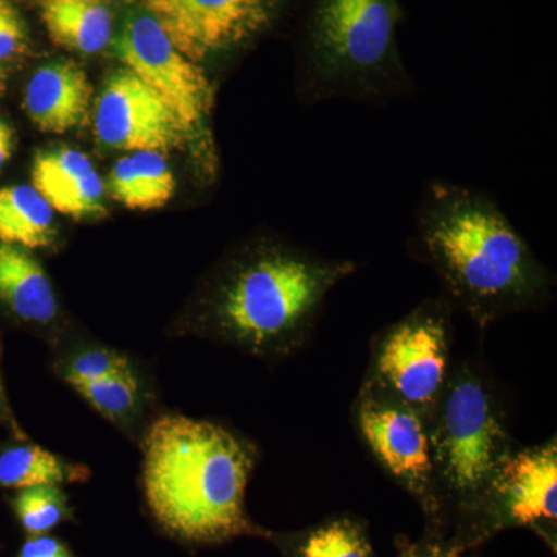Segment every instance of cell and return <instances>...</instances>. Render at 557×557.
I'll use <instances>...</instances> for the list:
<instances>
[{"label": "cell", "mask_w": 557, "mask_h": 557, "mask_svg": "<svg viewBox=\"0 0 557 557\" xmlns=\"http://www.w3.org/2000/svg\"><path fill=\"white\" fill-rule=\"evenodd\" d=\"M417 255L434 270L446 299L480 329L552 298V271L490 197L431 182L416 212Z\"/></svg>", "instance_id": "cell-1"}, {"label": "cell", "mask_w": 557, "mask_h": 557, "mask_svg": "<svg viewBox=\"0 0 557 557\" xmlns=\"http://www.w3.org/2000/svg\"><path fill=\"white\" fill-rule=\"evenodd\" d=\"M358 265L281 242L234 256L208 285L183 332L251 357H292L309 343L325 299Z\"/></svg>", "instance_id": "cell-2"}, {"label": "cell", "mask_w": 557, "mask_h": 557, "mask_svg": "<svg viewBox=\"0 0 557 557\" xmlns=\"http://www.w3.org/2000/svg\"><path fill=\"white\" fill-rule=\"evenodd\" d=\"M143 493L168 534L189 544L269 536L245 508L258 448L244 435L208 420L163 413L139 440Z\"/></svg>", "instance_id": "cell-3"}, {"label": "cell", "mask_w": 557, "mask_h": 557, "mask_svg": "<svg viewBox=\"0 0 557 557\" xmlns=\"http://www.w3.org/2000/svg\"><path fill=\"white\" fill-rule=\"evenodd\" d=\"M429 429L432 491L428 516H461L471 523L469 544L475 545L487 491L518 446L493 384L472 362L454 364Z\"/></svg>", "instance_id": "cell-4"}, {"label": "cell", "mask_w": 557, "mask_h": 557, "mask_svg": "<svg viewBox=\"0 0 557 557\" xmlns=\"http://www.w3.org/2000/svg\"><path fill=\"white\" fill-rule=\"evenodd\" d=\"M397 0H314L307 33V98L383 104L413 89L397 57Z\"/></svg>", "instance_id": "cell-5"}, {"label": "cell", "mask_w": 557, "mask_h": 557, "mask_svg": "<svg viewBox=\"0 0 557 557\" xmlns=\"http://www.w3.org/2000/svg\"><path fill=\"white\" fill-rule=\"evenodd\" d=\"M453 311L446 298L426 299L376 333L362 383L431 420L454 369Z\"/></svg>", "instance_id": "cell-6"}, {"label": "cell", "mask_w": 557, "mask_h": 557, "mask_svg": "<svg viewBox=\"0 0 557 557\" xmlns=\"http://www.w3.org/2000/svg\"><path fill=\"white\" fill-rule=\"evenodd\" d=\"M358 437L384 472L424 511H431L432 453L429 420L379 388L362 383L351 406Z\"/></svg>", "instance_id": "cell-7"}, {"label": "cell", "mask_w": 557, "mask_h": 557, "mask_svg": "<svg viewBox=\"0 0 557 557\" xmlns=\"http://www.w3.org/2000/svg\"><path fill=\"white\" fill-rule=\"evenodd\" d=\"M116 57L146 86L174 109L194 134H199L214 108V86L200 64L188 60L145 11L123 22L115 40Z\"/></svg>", "instance_id": "cell-8"}, {"label": "cell", "mask_w": 557, "mask_h": 557, "mask_svg": "<svg viewBox=\"0 0 557 557\" xmlns=\"http://www.w3.org/2000/svg\"><path fill=\"white\" fill-rule=\"evenodd\" d=\"M278 5L281 0H141L172 44L200 65L267 30Z\"/></svg>", "instance_id": "cell-9"}, {"label": "cell", "mask_w": 557, "mask_h": 557, "mask_svg": "<svg viewBox=\"0 0 557 557\" xmlns=\"http://www.w3.org/2000/svg\"><path fill=\"white\" fill-rule=\"evenodd\" d=\"M95 138L124 152H170L194 137L174 109L131 70L110 73L94 106Z\"/></svg>", "instance_id": "cell-10"}, {"label": "cell", "mask_w": 557, "mask_h": 557, "mask_svg": "<svg viewBox=\"0 0 557 557\" xmlns=\"http://www.w3.org/2000/svg\"><path fill=\"white\" fill-rule=\"evenodd\" d=\"M556 519V437L530 448L518 446L491 483L478 539L507 527H530L552 534Z\"/></svg>", "instance_id": "cell-11"}, {"label": "cell", "mask_w": 557, "mask_h": 557, "mask_svg": "<svg viewBox=\"0 0 557 557\" xmlns=\"http://www.w3.org/2000/svg\"><path fill=\"white\" fill-rule=\"evenodd\" d=\"M32 186L53 211L70 219H101L108 212L104 182L79 150L62 146L36 153Z\"/></svg>", "instance_id": "cell-12"}, {"label": "cell", "mask_w": 557, "mask_h": 557, "mask_svg": "<svg viewBox=\"0 0 557 557\" xmlns=\"http://www.w3.org/2000/svg\"><path fill=\"white\" fill-rule=\"evenodd\" d=\"M94 100L89 76L76 62L58 60L40 65L25 87L28 119L47 134H65L87 120Z\"/></svg>", "instance_id": "cell-13"}, {"label": "cell", "mask_w": 557, "mask_h": 557, "mask_svg": "<svg viewBox=\"0 0 557 557\" xmlns=\"http://www.w3.org/2000/svg\"><path fill=\"white\" fill-rule=\"evenodd\" d=\"M0 307L22 324L61 338V306L53 282L28 249L0 242Z\"/></svg>", "instance_id": "cell-14"}, {"label": "cell", "mask_w": 557, "mask_h": 557, "mask_svg": "<svg viewBox=\"0 0 557 557\" xmlns=\"http://www.w3.org/2000/svg\"><path fill=\"white\" fill-rule=\"evenodd\" d=\"M70 387L127 437L141 440L152 418L153 391L145 373L76 381Z\"/></svg>", "instance_id": "cell-15"}, {"label": "cell", "mask_w": 557, "mask_h": 557, "mask_svg": "<svg viewBox=\"0 0 557 557\" xmlns=\"http://www.w3.org/2000/svg\"><path fill=\"white\" fill-rule=\"evenodd\" d=\"M40 17L51 42L75 53L108 49L113 17L106 0H40Z\"/></svg>", "instance_id": "cell-16"}, {"label": "cell", "mask_w": 557, "mask_h": 557, "mask_svg": "<svg viewBox=\"0 0 557 557\" xmlns=\"http://www.w3.org/2000/svg\"><path fill=\"white\" fill-rule=\"evenodd\" d=\"M177 189L170 164L160 152H131L113 164L106 193L132 211L166 207Z\"/></svg>", "instance_id": "cell-17"}, {"label": "cell", "mask_w": 557, "mask_h": 557, "mask_svg": "<svg viewBox=\"0 0 557 557\" xmlns=\"http://www.w3.org/2000/svg\"><path fill=\"white\" fill-rule=\"evenodd\" d=\"M58 240L54 211L32 185L0 188V242L24 249H46Z\"/></svg>", "instance_id": "cell-18"}, {"label": "cell", "mask_w": 557, "mask_h": 557, "mask_svg": "<svg viewBox=\"0 0 557 557\" xmlns=\"http://www.w3.org/2000/svg\"><path fill=\"white\" fill-rule=\"evenodd\" d=\"M91 478L84 465L57 456L35 443H14L0 450V486L11 490L84 483Z\"/></svg>", "instance_id": "cell-19"}, {"label": "cell", "mask_w": 557, "mask_h": 557, "mask_svg": "<svg viewBox=\"0 0 557 557\" xmlns=\"http://www.w3.org/2000/svg\"><path fill=\"white\" fill-rule=\"evenodd\" d=\"M50 348L51 370L67 386L76 381L143 373L129 355L90 339L67 341L61 336Z\"/></svg>", "instance_id": "cell-20"}, {"label": "cell", "mask_w": 557, "mask_h": 557, "mask_svg": "<svg viewBox=\"0 0 557 557\" xmlns=\"http://www.w3.org/2000/svg\"><path fill=\"white\" fill-rule=\"evenodd\" d=\"M277 544L284 557H376L364 525L347 516L277 537Z\"/></svg>", "instance_id": "cell-21"}, {"label": "cell", "mask_w": 557, "mask_h": 557, "mask_svg": "<svg viewBox=\"0 0 557 557\" xmlns=\"http://www.w3.org/2000/svg\"><path fill=\"white\" fill-rule=\"evenodd\" d=\"M14 515L27 536H42L73 519V508L62 486L24 487L13 498Z\"/></svg>", "instance_id": "cell-22"}, {"label": "cell", "mask_w": 557, "mask_h": 557, "mask_svg": "<svg viewBox=\"0 0 557 557\" xmlns=\"http://www.w3.org/2000/svg\"><path fill=\"white\" fill-rule=\"evenodd\" d=\"M28 49V32L20 11L10 0H0V62L21 57Z\"/></svg>", "instance_id": "cell-23"}, {"label": "cell", "mask_w": 557, "mask_h": 557, "mask_svg": "<svg viewBox=\"0 0 557 557\" xmlns=\"http://www.w3.org/2000/svg\"><path fill=\"white\" fill-rule=\"evenodd\" d=\"M468 548L467 544L457 539L453 541L429 539L423 542H409L408 539H401L398 542L397 557H465Z\"/></svg>", "instance_id": "cell-24"}, {"label": "cell", "mask_w": 557, "mask_h": 557, "mask_svg": "<svg viewBox=\"0 0 557 557\" xmlns=\"http://www.w3.org/2000/svg\"><path fill=\"white\" fill-rule=\"evenodd\" d=\"M17 557H75V555L61 539L42 534V536L28 537Z\"/></svg>", "instance_id": "cell-25"}, {"label": "cell", "mask_w": 557, "mask_h": 557, "mask_svg": "<svg viewBox=\"0 0 557 557\" xmlns=\"http://www.w3.org/2000/svg\"><path fill=\"white\" fill-rule=\"evenodd\" d=\"M14 150V132L7 121L0 119V170L9 163Z\"/></svg>", "instance_id": "cell-26"}, {"label": "cell", "mask_w": 557, "mask_h": 557, "mask_svg": "<svg viewBox=\"0 0 557 557\" xmlns=\"http://www.w3.org/2000/svg\"><path fill=\"white\" fill-rule=\"evenodd\" d=\"M5 79H7L5 70H3L2 65H0V91H2L3 87H5Z\"/></svg>", "instance_id": "cell-27"}, {"label": "cell", "mask_w": 557, "mask_h": 557, "mask_svg": "<svg viewBox=\"0 0 557 557\" xmlns=\"http://www.w3.org/2000/svg\"><path fill=\"white\" fill-rule=\"evenodd\" d=\"M3 388H2V381H0V408H2L3 405Z\"/></svg>", "instance_id": "cell-28"}]
</instances>
